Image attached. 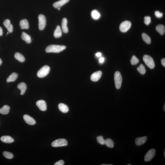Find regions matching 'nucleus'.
<instances>
[{
  "label": "nucleus",
  "instance_id": "nucleus-1",
  "mask_svg": "<svg viewBox=\"0 0 165 165\" xmlns=\"http://www.w3.org/2000/svg\"><path fill=\"white\" fill-rule=\"evenodd\" d=\"M66 47L64 45H51L46 47L45 51L47 53H58L63 51Z\"/></svg>",
  "mask_w": 165,
  "mask_h": 165
},
{
  "label": "nucleus",
  "instance_id": "nucleus-2",
  "mask_svg": "<svg viewBox=\"0 0 165 165\" xmlns=\"http://www.w3.org/2000/svg\"><path fill=\"white\" fill-rule=\"evenodd\" d=\"M50 70V67L49 66L47 65L43 66L37 72V76L39 78L44 77L48 74Z\"/></svg>",
  "mask_w": 165,
  "mask_h": 165
},
{
  "label": "nucleus",
  "instance_id": "nucleus-3",
  "mask_svg": "<svg viewBox=\"0 0 165 165\" xmlns=\"http://www.w3.org/2000/svg\"><path fill=\"white\" fill-rule=\"evenodd\" d=\"M114 79L116 87L117 89H120L122 84V78L119 72H115L114 75Z\"/></svg>",
  "mask_w": 165,
  "mask_h": 165
},
{
  "label": "nucleus",
  "instance_id": "nucleus-4",
  "mask_svg": "<svg viewBox=\"0 0 165 165\" xmlns=\"http://www.w3.org/2000/svg\"><path fill=\"white\" fill-rule=\"evenodd\" d=\"M143 60L148 67L151 69L155 67V64L153 59L149 55H145L143 57Z\"/></svg>",
  "mask_w": 165,
  "mask_h": 165
},
{
  "label": "nucleus",
  "instance_id": "nucleus-5",
  "mask_svg": "<svg viewBox=\"0 0 165 165\" xmlns=\"http://www.w3.org/2000/svg\"><path fill=\"white\" fill-rule=\"evenodd\" d=\"M68 145V142L66 139H63L56 140L52 142L51 146L53 147H59L66 146Z\"/></svg>",
  "mask_w": 165,
  "mask_h": 165
},
{
  "label": "nucleus",
  "instance_id": "nucleus-6",
  "mask_svg": "<svg viewBox=\"0 0 165 165\" xmlns=\"http://www.w3.org/2000/svg\"><path fill=\"white\" fill-rule=\"evenodd\" d=\"M131 24L130 21H126L123 22L120 24V30L123 33H125L128 31L131 27Z\"/></svg>",
  "mask_w": 165,
  "mask_h": 165
},
{
  "label": "nucleus",
  "instance_id": "nucleus-7",
  "mask_svg": "<svg viewBox=\"0 0 165 165\" xmlns=\"http://www.w3.org/2000/svg\"><path fill=\"white\" fill-rule=\"evenodd\" d=\"M39 28L40 30H43L46 25V17L43 14H40L38 16Z\"/></svg>",
  "mask_w": 165,
  "mask_h": 165
},
{
  "label": "nucleus",
  "instance_id": "nucleus-8",
  "mask_svg": "<svg viewBox=\"0 0 165 165\" xmlns=\"http://www.w3.org/2000/svg\"><path fill=\"white\" fill-rule=\"evenodd\" d=\"M155 153L156 150L154 149H151L149 150L145 156V161L146 162L150 161L154 157Z\"/></svg>",
  "mask_w": 165,
  "mask_h": 165
},
{
  "label": "nucleus",
  "instance_id": "nucleus-9",
  "mask_svg": "<svg viewBox=\"0 0 165 165\" xmlns=\"http://www.w3.org/2000/svg\"><path fill=\"white\" fill-rule=\"evenodd\" d=\"M36 105L42 111H45L47 109V105L46 102L44 100H40L36 102Z\"/></svg>",
  "mask_w": 165,
  "mask_h": 165
},
{
  "label": "nucleus",
  "instance_id": "nucleus-10",
  "mask_svg": "<svg viewBox=\"0 0 165 165\" xmlns=\"http://www.w3.org/2000/svg\"><path fill=\"white\" fill-rule=\"evenodd\" d=\"M102 75V72L100 71L95 72L91 75V79L93 81H97L100 79Z\"/></svg>",
  "mask_w": 165,
  "mask_h": 165
},
{
  "label": "nucleus",
  "instance_id": "nucleus-11",
  "mask_svg": "<svg viewBox=\"0 0 165 165\" xmlns=\"http://www.w3.org/2000/svg\"><path fill=\"white\" fill-rule=\"evenodd\" d=\"M24 121L27 124L31 125H34L36 123V121L34 118L29 115H24L23 116Z\"/></svg>",
  "mask_w": 165,
  "mask_h": 165
},
{
  "label": "nucleus",
  "instance_id": "nucleus-12",
  "mask_svg": "<svg viewBox=\"0 0 165 165\" xmlns=\"http://www.w3.org/2000/svg\"><path fill=\"white\" fill-rule=\"evenodd\" d=\"M147 140V137L144 136L137 138L135 141V144L137 146H140L144 144Z\"/></svg>",
  "mask_w": 165,
  "mask_h": 165
},
{
  "label": "nucleus",
  "instance_id": "nucleus-13",
  "mask_svg": "<svg viewBox=\"0 0 165 165\" xmlns=\"http://www.w3.org/2000/svg\"><path fill=\"white\" fill-rule=\"evenodd\" d=\"M69 0H60L54 3L53 4L54 8H60L69 2Z\"/></svg>",
  "mask_w": 165,
  "mask_h": 165
},
{
  "label": "nucleus",
  "instance_id": "nucleus-14",
  "mask_svg": "<svg viewBox=\"0 0 165 165\" xmlns=\"http://www.w3.org/2000/svg\"><path fill=\"white\" fill-rule=\"evenodd\" d=\"M3 24L5 27L8 30L9 32L11 33L13 31V26L11 23L10 20L9 19H6L4 21Z\"/></svg>",
  "mask_w": 165,
  "mask_h": 165
},
{
  "label": "nucleus",
  "instance_id": "nucleus-15",
  "mask_svg": "<svg viewBox=\"0 0 165 165\" xmlns=\"http://www.w3.org/2000/svg\"><path fill=\"white\" fill-rule=\"evenodd\" d=\"M18 89L21 91V95H23L24 94L27 89V85L24 82H21L19 83L17 86Z\"/></svg>",
  "mask_w": 165,
  "mask_h": 165
},
{
  "label": "nucleus",
  "instance_id": "nucleus-16",
  "mask_svg": "<svg viewBox=\"0 0 165 165\" xmlns=\"http://www.w3.org/2000/svg\"><path fill=\"white\" fill-rule=\"evenodd\" d=\"M1 140L3 142L10 144L13 142L14 139L9 136H4L1 138Z\"/></svg>",
  "mask_w": 165,
  "mask_h": 165
},
{
  "label": "nucleus",
  "instance_id": "nucleus-17",
  "mask_svg": "<svg viewBox=\"0 0 165 165\" xmlns=\"http://www.w3.org/2000/svg\"><path fill=\"white\" fill-rule=\"evenodd\" d=\"M67 20L66 18L62 20V29L64 33H67L68 32V29L67 26Z\"/></svg>",
  "mask_w": 165,
  "mask_h": 165
},
{
  "label": "nucleus",
  "instance_id": "nucleus-18",
  "mask_svg": "<svg viewBox=\"0 0 165 165\" xmlns=\"http://www.w3.org/2000/svg\"><path fill=\"white\" fill-rule=\"evenodd\" d=\"M21 38L26 43H30L31 42V39L30 36L26 33L23 32L22 33Z\"/></svg>",
  "mask_w": 165,
  "mask_h": 165
},
{
  "label": "nucleus",
  "instance_id": "nucleus-19",
  "mask_svg": "<svg viewBox=\"0 0 165 165\" xmlns=\"http://www.w3.org/2000/svg\"><path fill=\"white\" fill-rule=\"evenodd\" d=\"M20 25L22 29H28L29 26L28 21L26 19H23L20 21Z\"/></svg>",
  "mask_w": 165,
  "mask_h": 165
},
{
  "label": "nucleus",
  "instance_id": "nucleus-20",
  "mask_svg": "<svg viewBox=\"0 0 165 165\" xmlns=\"http://www.w3.org/2000/svg\"><path fill=\"white\" fill-rule=\"evenodd\" d=\"M58 107L59 110L63 113H67L69 111L68 107L64 104L62 103L59 104Z\"/></svg>",
  "mask_w": 165,
  "mask_h": 165
},
{
  "label": "nucleus",
  "instance_id": "nucleus-21",
  "mask_svg": "<svg viewBox=\"0 0 165 165\" xmlns=\"http://www.w3.org/2000/svg\"><path fill=\"white\" fill-rule=\"evenodd\" d=\"M62 31L61 28L59 25H58L55 30L53 34L54 37L56 38L61 37L62 36Z\"/></svg>",
  "mask_w": 165,
  "mask_h": 165
},
{
  "label": "nucleus",
  "instance_id": "nucleus-22",
  "mask_svg": "<svg viewBox=\"0 0 165 165\" xmlns=\"http://www.w3.org/2000/svg\"><path fill=\"white\" fill-rule=\"evenodd\" d=\"M18 76V74L15 73H13L7 79V81L8 82H14L17 79Z\"/></svg>",
  "mask_w": 165,
  "mask_h": 165
},
{
  "label": "nucleus",
  "instance_id": "nucleus-23",
  "mask_svg": "<svg viewBox=\"0 0 165 165\" xmlns=\"http://www.w3.org/2000/svg\"><path fill=\"white\" fill-rule=\"evenodd\" d=\"M156 30L161 35H163L165 32V27L162 24H159L156 28Z\"/></svg>",
  "mask_w": 165,
  "mask_h": 165
},
{
  "label": "nucleus",
  "instance_id": "nucleus-24",
  "mask_svg": "<svg viewBox=\"0 0 165 165\" xmlns=\"http://www.w3.org/2000/svg\"><path fill=\"white\" fill-rule=\"evenodd\" d=\"M10 107L8 105H5L0 108V113L3 115L8 114L9 112Z\"/></svg>",
  "mask_w": 165,
  "mask_h": 165
},
{
  "label": "nucleus",
  "instance_id": "nucleus-25",
  "mask_svg": "<svg viewBox=\"0 0 165 165\" xmlns=\"http://www.w3.org/2000/svg\"><path fill=\"white\" fill-rule=\"evenodd\" d=\"M91 16L92 18L95 20H98L100 18V13L96 10H94L91 12Z\"/></svg>",
  "mask_w": 165,
  "mask_h": 165
},
{
  "label": "nucleus",
  "instance_id": "nucleus-26",
  "mask_svg": "<svg viewBox=\"0 0 165 165\" xmlns=\"http://www.w3.org/2000/svg\"><path fill=\"white\" fill-rule=\"evenodd\" d=\"M14 57L16 59L21 63L24 62L25 60V58L24 56L19 53H16L14 55Z\"/></svg>",
  "mask_w": 165,
  "mask_h": 165
},
{
  "label": "nucleus",
  "instance_id": "nucleus-27",
  "mask_svg": "<svg viewBox=\"0 0 165 165\" xmlns=\"http://www.w3.org/2000/svg\"><path fill=\"white\" fill-rule=\"evenodd\" d=\"M142 37L144 41L147 44H150L151 43V40L148 35L145 33L142 34Z\"/></svg>",
  "mask_w": 165,
  "mask_h": 165
},
{
  "label": "nucleus",
  "instance_id": "nucleus-28",
  "mask_svg": "<svg viewBox=\"0 0 165 165\" xmlns=\"http://www.w3.org/2000/svg\"><path fill=\"white\" fill-rule=\"evenodd\" d=\"M105 144L107 147L109 148H113L114 147V142L111 139L108 138L105 140Z\"/></svg>",
  "mask_w": 165,
  "mask_h": 165
},
{
  "label": "nucleus",
  "instance_id": "nucleus-29",
  "mask_svg": "<svg viewBox=\"0 0 165 165\" xmlns=\"http://www.w3.org/2000/svg\"><path fill=\"white\" fill-rule=\"evenodd\" d=\"M137 70L142 74L144 75L145 73L146 69L144 65L141 64L137 68Z\"/></svg>",
  "mask_w": 165,
  "mask_h": 165
},
{
  "label": "nucleus",
  "instance_id": "nucleus-30",
  "mask_svg": "<svg viewBox=\"0 0 165 165\" xmlns=\"http://www.w3.org/2000/svg\"><path fill=\"white\" fill-rule=\"evenodd\" d=\"M97 141L101 145H105V140L104 139L103 137L102 136H98L97 138Z\"/></svg>",
  "mask_w": 165,
  "mask_h": 165
},
{
  "label": "nucleus",
  "instance_id": "nucleus-31",
  "mask_svg": "<svg viewBox=\"0 0 165 165\" xmlns=\"http://www.w3.org/2000/svg\"><path fill=\"white\" fill-rule=\"evenodd\" d=\"M3 155L6 158L9 159H12L13 157V155L12 153L8 151H4L3 152Z\"/></svg>",
  "mask_w": 165,
  "mask_h": 165
},
{
  "label": "nucleus",
  "instance_id": "nucleus-32",
  "mask_svg": "<svg viewBox=\"0 0 165 165\" xmlns=\"http://www.w3.org/2000/svg\"><path fill=\"white\" fill-rule=\"evenodd\" d=\"M139 62V59L135 56H133L131 60V63L132 65H136Z\"/></svg>",
  "mask_w": 165,
  "mask_h": 165
},
{
  "label": "nucleus",
  "instance_id": "nucleus-33",
  "mask_svg": "<svg viewBox=\"0 0 165 165\" xmlns=\"http://www.w3.org/2000/svg\"><path fill=\"white\" fill-rule=\"evenodd\" d=\"M144 23L146 25H149L150 23L151 22V18L149 16H147L145 17Z\"/></svg>",
  "mask_w": 165,
  "mask_h": 165
},
{
  "label": "nucleus",
  "instance_id": "nucleus-34",
  "mask_svg": "<svg viewBox=\"0 0 165 165\" xmlns=\"http://www.w3.org/2000/svg\"><path fill=\"white\" fill-rule=\"evenodd\" d=\"M155 15L157 18H160L163 17V14L162 13L159 12V11H156L155 12Z\"/></svg>",
  "mask_w": 165,
  "mask_h": 165
},
{
  "label": "nucleus",
  "instance_id": "nucleus-35",
  "mask_svg": "<svg viewBox=\"0 0 165 165\" xmlns=\"http://www.w3.org/2000/svg\"><path fill=\"white\" fill-rule=\"evenodd\" d=\"M64 163V162L63 160H61L56 162L55 163L54 165H63Z\"/></svg>",
  "mask_w": 165,
  "mask_h": 165
},
{
  "label": "nucleus",
  "instance_id": "nucleus-36",
  "mask_svg": "<svg viewBox=\"0 0 165 165\" xmlns=\"http://www.w3.org/2000/svg\"><path fill=\"white\" fill-rule=\"evenodd\" d=\"M161 63L162 65L164 67H165V59L163 58L161 59Z\"/></svg>",
  "mask_w": 165,
  "mask_h": 165
},
{
  "label": "nucleus",
  "instance_id": "nucleus-37",
  "mask_svg": "<svg viewBox=\"0 0 165 165\" xmlns=\"http://www.w3.org/2000/svg\"><path fill=\"white\" fill-rule=\"evenodd\" d=\"M104 61V58L101 57L99 59V61L100 63H103Z\"/></svg>",
  "mask_w": 165,
  "mask_h": 165
},
{
  "label": "nucleus",
  "instance_id": "nucleus-38",
  "mask_svg": "<svg viewBox=\"0 0 165 165\" xmlns=\"http://www.w3.org/2000/svg\"><path fill=\"white\" fill-rule=\"evenodd\" d=\"M3 34V30L2 28L0 27V36H1Z\"/></svg>",
  "mask_w": 165,
  "mask_h": 165
},
{
  "label": "nucleus",
  "instance_id": "nucleus-39",
  "mask_svg": "<svg viewBox=\"0 0 165 165\" xmlns=\"http://www.w3.org/2000/svg\"><path fill=\"white\" fill-rule=\"evenodd\" d=\"M101 53L100 52L97 53L96 54V56L98 57H99L101 56Z\"/></svg>",
  "mask_w": 165,
  "mask_h": 165
},
{
  "label": "nucleus",
  "instance_id": "nucleus-40",
  "mask_svg": "<svg viewBox=\"0 0 165 165\" xmlns=\"http://www.w3.org/2000/svg\"><path fill=\"white\" fill-rule=\"evenodd\" d=\"M2 60L1 59H0V66L2 64Z\"/></svg>",
  "mask_w": 165,
  "mask_h": 165
},
{
  "label": "nucleus",
  "instance_id": "nucleus-41",
  "mask_svg": "<svg viewBox=\"0 0 165 165\" xmlns=\"http://www.w3.org/2000/svg\"><path fill=\"white\" fill-rule=\"evenodd\" d=\"M163 110H164V111H165V104L164 103V106H163Z\"/></svg>",
  "mask_w": 165,
  "mask_h": 165
},
{
  "label": "nucleus",
  "instance_id": "nucleus-42",
  "mask_svg": "<svg viewBox=\"0 0 165 165\" xmlns=\"http://www.w3.org/2000/svg\"><path fill=\"white\" fill-rule=\"evenodd\" d=\"M164 157H165V149L164 151Z\"/></svg>",
  "mask_w": 165,
  "mask_h": 165
},
{
  "label": "nucleus",
  "instance_id": "nucleus-43",
  "mask_svg": "<svg viewBox=\"0 0 165 165\" xmlns=\"http://www.w3.org/2000/svg\"><path fill=\"white\" fill-rule=\"evenodd\" d=\"M102 165H112V164H102Z\"/></svg>",
  "mask_w": 165,
  "mask_h": 165
},
{
  "label": "nucleus",
  "instance_id": "nucleus-44",
  "mask_svg": "<svg viewBox=\"0 0 165 165\" xmlns=\"http://www.w3.org/2000/svg\"><path fill=\"white\" fill-rule=\"evenodd\" d=\"M60 10V8H58V10Z\"/></svg>",
  "mask_w": 165,
  "mask_h": 165
},
{
  "label": "nucleus",
  "instance_id": "nucleus-45",
  "mask_svg": "<svg viewBox=\"0 0 165 165\" xmlns=\"http://www.w3.org/2000/svg\"><path fill=\"white\" fill-rule=\"evenodd\" d=\"M131 165V164H127V165Z\"/></svg>",
  "mask_w": 165,
  "mask_h": 165
},
{
  "label": "nucleus",
  "instance_id": "nucleus-46",
  "mask_svg": "<svg viewBox=\"0 0 165 165\" xmlns=\"http://www.w3.org/2000/svg\"><path fill=\"white\" fill-rule=\"evenodd\" d=\"M8 33H8H8H7V34H8Z\"/></svg>",
  "mask_w": 165,
  "mask_h": 165
}]
</instances>
